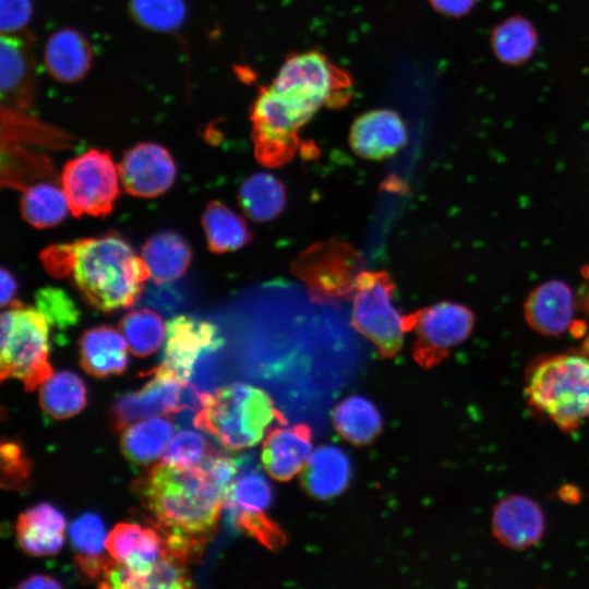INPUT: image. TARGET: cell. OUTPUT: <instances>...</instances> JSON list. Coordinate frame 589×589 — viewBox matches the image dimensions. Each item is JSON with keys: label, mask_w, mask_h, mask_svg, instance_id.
Here are the masks:
<instances>
[{"label": "cell", "mask_w": 589, "mask_h": 589, "mask_svg": "<svg viewBox=\"0 0 589 589\" xmlns=\"http://www.w3.org/2000/svg\"><path fill=\"white\" fill-rule=\"evenodd\" d=\"M87 394L83 381L73 372L60 371L41 384V409L55 419H68L86 406Z\"/></svg>", "instance_id": "cell-30"}, {"label": "cell", "mask_w": 589, "mask_h": 589, "mask_svg": "<svg viewBox=\"0 0 589 589\" xmlns=\"http://www.w3.org/2000/svg\"><path fill=\"white\" fill-rule=\"evenodd\" d=\"M395 284L385 271L361 272L352 296L351 325L384 357L396 354L406 334L404 316L392 304Z\"/></svg>", "instance_id": "cell-9"}, {"label": "cell", "mask_w": 589, "mask_h": 589, "mask_svg": "<svg viewBox=\"0 0 589 589\" xmlns=\"http://www.w3.org/2000/svg\"><path fill=\"white\" fill-rule=\"evenodd\" d=\"M434 9L450 16H460L468 13L474 0H429Z\"/></svg>", "instance_id": "cell-42"}, {"label": "cell", "mask_w": 589, "mask_h": 589, "mask_svg": "<svg viewBox=\"0 0 589 589\" xmlns=\"http://www.w3.org/2000/svg\"><path fill=\"white\" fill-rule=\"evenodd\" d=\"M349 74L326 56L310 50L289 56L280 67L271 86L314 110L339 107L351 96Z\"/></svg>", "instance_id": "cell-8"}, {"label": "cell", "mask_w": 589, "mask_h": 589, "mask_svg": "<svg viewBox=\"0 0 589 589\" xmlns=\"http://www.w3.org/2000/svg\"><path fill=\"white\" fill-rule=\"evenodd\" d=\"M49 323L37 309L16 300L1 314L0 378H19L33 390L52 375L49 354Z\"/></svg>", "instance_id": "cell-5"}, {"label": "cell", "mask_w": 589, "mask_h": 589, "mask_svg": "<svg viewBox=\"0 0 589 589\" xmlns=\"http://www.w3.org/2000/svg\"><path fill=\"white\" fill-rule=\"evenodd\" d=\"M526 396L562 431L576 430L589 418V358L564 353L542 360L528 374Z\"/></svg>", "instance_id": "cell-4"}, {"label": "cell", "mask_w": 589, "mask_h": 589, "mask_svg": "<svg viewBox=\"0 0 589 589\" xmlns=\"http://www.w3.org/2000/svg\"><path fill=\"white\" fill-rule=\"evenodd\" d=\"M232 483L206 456L193 467L160 462L136 485L168 549L192 562L213 536Z\"/></svg>", "instance_id": "cell-1"}, {"label": "cell", "mask_w": 589, "mask_h": 589, "mask_svg": "<svg viewBox=\"0 0 589 589\" xmlns=\"http://www.w3.org/2000/svg\"><path fill=\"white\" fill-rule=\"evenodd\" d=\"M61 587L62 585L56 578L47 575H33L17 585V588L21 589H56Z\"/></svg>", "instance_id": "cell-43"}, {"label": "cell", "mask_w": 589, "mask_h": 589, "mask_svg": "<svg viewBox=\"0 0 589 589\" xmlns=\"http://www.w3.org/2000/svg\"><path fill=\"white\" fill-rule=\"evenodd\" d=\"M240 470L227 494L224 509L230 527L271 542L274 529L267 512L274 502V489L267 476L253 467L250 458L240 457Z\"/></svg>", "instance_id": "cell-13"}, {"label": "cell", "mask_w": 589, "mask_h": 589, "mask_svg": "<svg viewBox=\"0 0 589 589\" xmlns=\"http://www.w3.org/2000/svg\"><path fill=\"white\" fill-rule=\"evenodd\" d=\"M31 462L15 441L1 444V484L2 488L25 491L29 485Z\"/></svg>", "instance_id": "cell-37"}, {"label": "cell", "mask_w": 589, "mask_h": 589, "mask_svg": "<svg viewBox=\"0 0 589 589\" xmlns=\"http://www.w3.org/2000/svg\"><path fill=\"white\" fill-rule=\"evenodd\" d=\"M283 182L272 173L256 172L240 185L238 201L242 212L256 223L276 218L286 206Z\"/></svg>", "instance_id": "cell-27"}, {"label": "cell", "mask_w": 589, "mask_h": 589, "mask_svg": "<svg viewBox=\"0 0 589 589\" xmlns=\"http://www.w3.org/2000/svg\"><path fill=\"white\" fill-rule=\"evenodd\" d=\"M202 225L208 249L214 253L236 251L252 239L245 220L219 201H213L206 206Z\"/></svg>", "instance_id": "cell-29"}, {"label": "cell", "mask_w": 589, "mask_h": 589, "mask_svg": "<svg viewBox=\"0 0 589 589\" xmlns=\"http://www.w3.org/2000/svg\"><path fill=\"white\" fill-rule=\"evenodd\" d=\"M312 452V434L308 426L280 422L263 440L261 461L271 478L288 481L302 473Z\"/></svg>", "instance_id": "cell-18"}, {"label": "cell", "mask_w": 589, "mask_h": 589, "mask_svg": "<svg viewBox=\"0 0 589 589\" xmlns=\"http://www.w3.org/2000/svg\"><path fill=\"white\" fill-rule=\"evenodd\" d=\"M303 103L263 86L251 108L254 155L268 168L290 161L299 146V131L316 113Z\"/></svg>", "instance_id": "cell-6"}, {"label": "cell", "mask_w": 589, "mask_h": 589, "mask_svg": "<svg viewBox=\"0 0 589 589\" xmlns=\"http://www.w3.org/2000/svg\"><path fill=\"white\" fill-rule=\"evenodd\" d=\"M184 562L163 554L145 578L143 588H191L192 580Z\"/></svg>", "instance_id": "cell-38"}, {"label": "cell", "mask_w": 589, "mask_h": 589, "mask_svg": "<svg viewBox=\"0 0 589 589\" xmlns=\"http://www.w3.org/2000/svg\"><path fill=\"white\" fill-rule=\"evenodd\" d=\"M153 373L154 377L140 390L122 394L115 400L112 418L117 431L124 430L136 420L178 412L183 384L161 364Z\"/></svg>", "instance_id": "cell-15"}, {"label": "cell", "mask_w": 589, "mask_h": 589, "mask_svg": "<svg viewBox=\"0 0 589 589\" xmlns=\"http://www.w3.org/2000/svg\"><path fill=\"white\" fill-rule=\"evenodd\" d=\"M574 312L573 292L561 281L540 285L526 303V315L530 325L544 335L563 334L569 327Z\"/></svg>", "instance_id": "cell-22"}, {"label": "cell", "mask_w": 589, "mask_h": 589, "mask_svg": "<svg viewBox=\"0 0 589 589\" xmlns=\"http://www.w3.org/2000/svg\"><path fill=\"white\" fill-rule=\"evenodd\" d=\"M333 424L344 440L354 445H365L382 431L383 417L371 399L351 395L335 407Z\"/></svg>", "instance_id": "cell-26"}, {"label": "cell", "mask_w": 589, "mask_h": 589, "mask_svg": "<svg viewBox=\"0 0 589 589\" xmlns=\"http://www.w3.org/2000/svg\"><path fill=\"white\" fill-rule=\"evenodd\" d=\"M303 484L317 500L340 495L349 485L352 464L348 453L335 444H323L313 449L303 471Z\"/></svg>", "instance_id": "cell-20"}, {"label": "cell", "mask_w": 589, "mask_h": 589, "mask_svg": "<svg viewBox=\"0 0 589 589\" xmlns=\"http://www.w3.org/2000/svg\"><path fill=\"white\" fill-rule=\"evenodd\" d=\"M167 325L149 309L129 311L119 323V330L134 356L147 357L156 352L166 338Z\"/></svg>", "instance_id": "cell-33"}, {"label": "cell", "mask_w": 589, "mask_h": 589, "mask_svg": "<svg viewBox=\"0 0 589 589\" xmlns=\"http://www.w3.org/2000/svg\"><path fill=\"white\" fill-rule=\"evenodd\" d=\"M36 309L47 318L49 325L59 329L75 325L80 311L65 291L56 287H45L35 293Z\"/></svg>", "instance_id": "cell-35"}, {"label": "cell", "mask_w": 589, "mask_h": 589, "mask_svg": "<svg viewBox=\"0 0 589 589\" xmlns=\"http://www.w3.org/2000/svg\"><path fill=\"white\" fill-rule=\"evenodd\" d=\"M144 528L132 522H120L113 527L106 539V549L110 556L127 563L140 549Z\"/></svg>", "instance_id": "cell-39"}, {"label": "cell", "mask_w": 589, "mask_h": 589, "mask_svg": "<svg viewBox=\"0 0 589 589\" xmlns=\"http://www.w3.org/2000/svg\"><path fill=\"white\" fill-rule=\"evenodd\" d=\"M31 16L29 0H1L2 33H17Z\"/></svg>", "instance_id": "cell-41"}, {"label": "cell", "mask_w": 589, "mask_h": 589, "mask_svg": "<svg viewBox=\"0 0 589 589\" xmlns=\"http://www.w3.org/2000/svg\"><path fill=\"white\" fill-rule=\"evenodd\" d=\"M280 422L269 395L247 383L203 392L202 408L193 419L194 426L212 434L231 450L257 445Z\"/></svg>", "instance_id": "cell-3"}, {"label": "cell", "mask_w": 589, "mask_h": 589, "mask_svg": "<svg viewBox=\"0 0 589 589\" xmlns=\"http://www.w3.org/2000/svg\"><path fill=\"white\" fill-rule=\"evenodd\" d=\"M213 452L215 450L201 433L181 430L166 447L161 455V462L178 467H193Z\"/></svg>", "instance_id": "cell-34"}, {"label": "cell", "mask_w": 589, "mask_h": 589, "mask_svg": "<svg viewBox=\"0 0 589 589\" xmlns=\"http://www.w3.org/2000/svg\"><path fill=\"white\" fill-rule=\"evenodd\" d=\"M70 539L77 555H103L106 530L101 518L94 513H85L72 521Z\"/></svg>", "instance_id": "cell-36"}, {"label": "cell", "mask_w": 589, "mask_h": 589, "mask_svg": "<svg viewBox=\"0 0 589 589\" xmlns=\"http://www.w3.org/2000/svg\"><path fill=\"white\" fill-rule=\"evenodd\" d=\"M491 526L501 544L521 550L540 541L545 521L534 501L522 495H509L494 507Z\"/></svg>", "instance_id": "cell-19"}, {"label": "cell", "mask_w": 589, "mask_h": 589, "mask_svg": "<svg viewBox=\"0 0 589 589\" xmlns=\"http://www.w3.org/2000/svg\"><path fill=\"white\" fill-rule=\"evenodd\" d=\"M175 431L176 426L168 418L140 421L123 431L121 450L131 462L147 465L163 455Z\"/></svg>", "instance_id": "cell-28"}, {"label": "cell", "mask_w": 589, "mask_h": 589, "mask_svg": "<svg viewBox=\"0 0 589 589\" xmlns=\"http://www.w3.org/2000/svg\"><path fill=\"white\" fill-rule=\"evenodd\" d=\"M69 208L64 191L48 182L26 188L21 197L22 216L36 228L58 225L65 218Z\"/></svg>", "instance_id": "cell-31"}, {"label": "cell", "mask_w": 589, "mask_h": 589, "mask_svg": "<svg viewBox=\"0 0 589 589\" xmlns=\"http://www.w3.org/2000/svg\"><path fill=\"white\" fill-rule=\"evenodd\" d=\"M362 265V256L354 247L329 239L301 251L290 269L304 284L312 301L336 304L352 299Z\"/></svg>", "instance_id": "cell-7"}, {"label": "cell", "mask_w": 589, "mask_h": 589, "mask_svg": "<svg viewBox=\"0 0 589 589\" xmlns=\"http://www.w3.org/2000/svg\"><path fill=\"white\" fill-rule=\"evenodd\" d=\"M133 7L142 22L156 27L173 26L182 12L177 0H134Z\"/></svg>", "instance_id": "cell-40"}, {"label": "cell", "mask_w": 589, "mask_h": 589, "mask_svg": "<svg viewBox=\"0 0 589 589\" xmlns=\"http://www.w3.org/2000/svg\"><path fill=\"white\" fill-rule=\"evenodd\" d=\"M65 519L49 503H40L19 516L16 536L23 551L33 556L52 555L62 548Z\"/></svg>", "instance_id": "cell-21"}, {"label": "cell", "mask_w": 589, "mask_h": 589, "mask_svg": "<svg viewBox=\"0 0 589 589\" xmlns=\"http://www.w3.org/2000/svg\"><path fill=\"white\" fill-rule=\"evenodd\" d=\"M119 170L108 152L89 149L69 160L61 182L71 213L76 216L109 214L119 195Z\"/></svg>", "instance_id": "cell-10"}, {"label": "cell", "mask_w": 589, "mask_h": 589, "mask_svg": "<svg viewBox=\"0 0 589 589\" xmlns=\"http://www.w3.org/2000/svg\"><path fill=\"white\" fill-rule=\"evenodd\" d=\"M92 60L86 39L73 29L56 32L47 41L44 62L48 72L58 81L72 83L82 79Z\"/></svg>", "instance_id": "cell-24"}, {"label": "cell", "mask_w": 589, "mask_h": 589, "mask_svg": "<svg viewBox=\"0 0 589 589\" xmlns=\"http://www.w3.org/2000/svg\"><path fill=\"white\" fill-rule=\"evenodd\" d=\"M16 281L12 274L4 267H1V305H10L16 292Z\"/></svg>", "instance_id": "cell-44"}, {"label": "cell", "mask_w": 589, "mask_h": 589, "mask_svg": "<svg viewBox=\"0 0 589 589\" xmlns=\"http://www.w3.org/2000/svg\"><path fill=\"white\" fill-rule=\"evenodd\" d=\"M34 38L29 32L2 33L0 40L1 107L25 110L36 88Z\"/></svg>", "instance_id": "cell-14"}, {"label": "cell", "mask_w": 589, "mask_h": 589, "mask_svg": "<svg viewBox=\"0 0 589 589\" xmlns=\"http://www.w3.org/2000/svg\"><path fill=\"white\" fill-rule=\"evenodd\" d=\"M151 278L166 284L180 278L189 268L192 252L187 240L177 232L163 231L151 237L142 248Z\"/></svg>", "instance_id": "cell-25"}, {"label": "cell", "mask_w": 589, "mask_h": 589, "mask_svg": "<svg viewBox=\"0 0 589 589\" xmlns=\"http://www.w3.org/2000/svg\"><path fill=\"white\" fill-rule=\"evenodd\" d=\"M118 170L124 190L140 197L165 193L172 185L177 172L168 151L154 143H141L130 148Z\"/></svg>", "instance_id": "cell-16"}, {"label": "cell", "mask_w": 589, "mask_h": 589, "mask_svg": "<svg viewBox=\"0 0 589 589\" xmlns=\"http://www.w3.org/2000/svg\"><path fill=\"white\" fill-rule=\"evenodd\" d=\"M473 322L469 309L449 301L404 315L406 333H416L413 357L425 366L441 361L452 348L461 344L470 335Z\"/></svg>", "instance_id": "cell-11"}, {"label": "cell", "mask_w": 589, "mask_h": 589, "mask_svg": "<svg viewBox=\"0 0 589 589\" xmlns=\"http://www.w3.org/2000/svg\"><path fill=\"white\" fill-rule=\"evenodd\" d=\"M79 348L82 368L95 377L120 374L128 366V344L110 326L101 325L85 330Z\"/></svg>", "instance_id": "cell-23"}, {"label": "cell", "mask_w": 589, "mask_h": 589, "mask_svg": "<svg viewBox=\"0 0 589 589\" xmlns=\"http://www.w3.org/2000/svg\"><path fill=\"white\" fill-rule=\"evenodd\" d=\"M407 128L401 117L390 109H373L360 115L351 124L349 144L360 157L383 160L407 143Z\"/></svg>", "instance_id": "cell-17"}, {"label": "cell", "mask_w": 589, "mask_h": 589, "mask_svg": "<svg viewBox=\"0 0 589 589\" xmlns=\"http://www.w3.org/2000/svg\"><path fill=\"white\" fill-rule=\"evenodd\" d=\"M223 344L219 329L212 322L178 315L167 323L160 364L171 371L182 384H192L197 388L201 368Z\"/></svg>", "instance_id": "cell-12"}, {"label": "cell", "mask_w": 589, "mask_h": 589, "mask_svg": "<svg viewBox=\"0 0 589 589\" xmlns=\"http://www.w3.org/2000/svg\"><path fill=\"white\" fill-rule=\"evenodd\" d=\"M538 44L533 25L522 16H512L493 28L491 45L495 56L507 64L526 62Z\"/></svg>", "instance_id": "cell-32"}, {"label": "cell", "mask_w": 589, "mask_h": 589, "mask_svg": "<svg viewBox=\"0 0 589 589\" xmlns=\"http://www.w3.org/2000/svg\"><path fill=\"white\" fill-rule=\"evenodd\" d=\"M53 277H70L85 302L108 313L139 299L149 269L132 247L117 235L55 244L40 254Z\"/></svg>", "instance_id": "cell-2"}]
</instances>
